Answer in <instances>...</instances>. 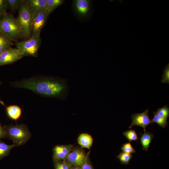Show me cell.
Wrapping results in <instances>:
<instances>
[{
  "label": "cell",
  "instance_id": "obj_11",
  "mask_svg": "<svg viewBox=\"0 0 169 169\" xmlns=\"http://www.w3.org/2000/svg\"><path fill=\"white\" fill-rule=\"evenodd\" d=\"M90 2L88 0H75L73 6L75 12L81 17L87 16L90 10Z\"/></svg>",
  "mask_w": 169,
  "mask_h": 169
},
{
  "label": "cell",
  "instance_id": "obj_30",
  "mask_svg": "<svg viewBox=\"0 0 169 169\" xmlns=\"http://www.w3.org/2000/svg\"><path fill=\"white\" fill-rule=\"evenodd\" d=\"M70 169H82L80 166H72Z\"/></svg>",
  "mask_w": 169,
  "mask_h": 169
},
{
  "label": "cell",
  "instance_id": "obj_25",
  "mask_svg": "<svg viewBox=\"0 0 169 169\" xmlns=\"http://www.w3.org/2000/svg\"><path fill=\"white\" fill-rule=\"evenodd\" d=\"M121 149L123 152L128 154H131L136 152L135 150L131 145V142H127L123 144Z\"/></svg>",
  "mask_w": 169,
  "mask_h": 169
},
{
  "label": "cell",
  "instance_id": "obj_17",
  "mask_svg": "<svg viewBox=\"0 0 169 169\" xmlns=\"http://www.w3.org/2000/svg\"><path fill=\"white\" fill-rule=\"evenodd\" d=\"M17 146H19L14 143L11 145H8L0 141V159L8 156L11 150Z\"/></svg>",
  "mask_w": 169,
  "mask_h": 169
},
{
  "label": "cell",
  "instance_id": "obj_20",
  "mask_svg": "<svg viewBox=\"0 0 169 169\" xmlns=\"http://www.w3.org/2000/svg\"><path fill=\"white\" fill-rule=\"evenodd\" d=\"M133 156L131 154L122 152L120 153L116 157L119 160L121 164L126 165L129 163Z\"/></svg>",
  "mask_w": 169,
  "mask_h": 169
},
{
  "label": "cell",
  "instance_id": "obj_13",
  "mask_svg": "<svg viewBox=\"0 0 169 169\" xmlns=\"http://www.w3.org/2000/svg\"><path fill=\"white\" fill-rule=\"evenodd\" d=\"M6 111L8 116L11 119L17 120L22 114V110L16 105H11L6 107Z\"/></svg>",
  "mask_w": 169,
  "mask_h": 169
},
{
  "label": "cell",
  "instance_id": "obj_9",
  "mask_svg": "<svg viewBox=\"0 0 169 169\" xmlns=\"http://www.w3.org/2000/svg\"><path fill=\"white\" fill-rule=\"evenodd\" d=\"M149 110L147 109L141 113H137L131 115L132 122L129 126L131 128L134 126H139L142 127L144 131L146 128L151 122L148 116Z\"/></svg>",
  "mask_w": 169,
  "mask_h": 169
},
{
  "label": "cell",
  "instance_id": "obj_15",
  "mask_svg": "<svg viewBox=\"0 0 169 169\" xmlns=\"http://www.w3.org/2000/svg\"><path fill=\"white\" fill-rule=\"evenodd\" d=\"M154 137L153 135L149 132L144 131L140 138V142L142 150L147 151Z\"/></svg>",
  "mask_w": 169,
  "mask_h": 169
},
{
  "label": "cell",
  "instance_id": "obj_28",
  "mask_svg": "<svg viewBox=\"0 0 169 169\" xmlns=\"http://www.w3.org/2000/svg\"><path fill=\"white\" fill-rule=\"evenodd\" d=\"M82 169H93L91 165L86 161L80 166Z\"/></svg>",
  "mask_w": 169,
  "mask_h": 169
},
{
  "label": "cell",
  "instance_id": "obj_1",
  "mask_svg": "<svg viewBox=\"0 0 169 169\" xmlns=\"http://www.w3.org/2000/svg\"><path fill=\"white\" fill-rule=\"evenodd\" d=\"M12 87L30 90L46 98L65 100L69 86L67 80L59 77L36 76L10 83Z\"/></svg>",
  "mask_w": 169,
  "mask_h": 169
},
{
  "label": "cell",
  "instance_id": "obj_10",
  "mask_svg": "<svg viewBox=\"0 0 169 169\" xmlns=\"http://www.w3.org/2000/svg\"><path fill=\"white\" fill-rule=\"evenodd\" d=\"M72 145H58L53 149L54 161L65 160L73 148Z\"/></svg>",
  "mask_w": 169,
  "mask_h": 169
},
{
  "label": "cell",
  "instance_id": "obj_22",
  "mask_svg": "<svg viewBox=\"0 0 169 169\" xmlns=\"http://www.w3.org/2000/svg\"><path fill=\"white\" fill-rule=\"evenodd\" d=\"M156 114L167 120L169 116V108L167 105L157 109Z\"/></svg>",
  "mask_w": 169,
  "mask_h": 169
},
{
  "label": "cell",
  "instance_id": "obj_7",
  "mask_svg": "<svg viewBox=\"0 0 169 169\" xmlns=\"http://www.w3.org/2000/svg\"><path fill=\"white\" fill-rule=\"evenodd\" d=\"M23 57L17 48L10 47L0 54V66L12 64Z\"/></svg>",
  "mask_w": 169,
  "mask_h": 169
},
{
  "label": "cell",
  "instance_id": "obj_2",
  "mask_svg": "<svg viewBox=\"0 0 169 169\" xmlns=\"http://www.w3.org/2000/svg\"><path fill=\"white\" fill-rule=\"evenodd\" d=\"M3 127L6 137L18 146L24 145L31 137V133L25 124L4 125Z\"/></svg>",
  "mask_w": 169,
  "mask_h": 169
},
{
  "label": "cell",
  "instance_id": "obj_4",
  "mask_svg": "<svg viewBox=\"0 0 169 169\" xmlns=\"http://www.w3.org/2000/svg\"><path fill=\"white\" fill-rule=\"evenodd\" d=\"M41 43L39 35L32 36L29 39L16 43L17 49L25 56L37 57Z\"/></svg>",
  "mask_w": 169,
  "mask_h": 169
},
{
  "label": "cell",
  "instance_id": "obj_16",
  "mask_svg": "<svg viewBox=\"0 0 169 169\" xmlns=\"http://www.w3.org/2000/svg\"><path fill=\"white\" fill-rule=\"evenodd\" d=\"M12 41L8 36L0 32V54L13 45Z\"/></svg>",
  "mask_w": 169,
  "mask_h": 169
},
{
  "label": "cell",
  "instance_id": "obj_27",
  "mask_svg": "<svg viewBox=\"0 0 169 169\" xmlns=\"http://www.w3.org/2000/svg\"><path fill=\"white\" fill-rule=\"evenodd\" d=\"M8 6L7 0H0V14L3 15L7 13Z\"/></svg>",
  "mask_w": 169,
  "mask_h": 169
},
{
  "label": "cell",
  "instance_id": "obj_23",
  "mask_svg": "<svg viewBox=\"0 0 169 169\" xmlns=\"http://www.w3.org/2000/svg\"><path fill=\"white\" fill-rule=\"evenodd\" d=\"M8 6L13 10L20 9L23 1L22 0H7Z\"/></svg>",
  "mask_w": 169,
  "mask_h": 169
},
{
  "label": "cell",
  "instance_id": "obj_8",
  "mask_svg": "<svg viewBox=\"0 0 169 169\" xmlns=\"http://www.w3.org/2000/svg\"><path fill=\"white\" fill-rule=\"evenodd\" d=\"M65 161L71 167L81 166L87 161V157L81 149L75 147L73 148Z\"/></svg>",
  "mask_w": 169,
  "mask_h": 169
},
{
  "label": "cell",
  "instance_id": "obj_5",
  "mask_svg": "<svg viewBox=\"0 0 169 169\" xmlns=\"http://www.w3.org/2000/svg\"><path fill=\"white\" fill-rule=\"evenodd\" d=\"M32 13L23 1L19 9L17 18L20 26L22 36L28 38L31 34Z\"/></svg>",
  "mask_w": 169,
  "mask_h": 169
},
{
  "label": "cell",
  "instance_id": "obj_3",
  "mask_svg": "<svg viewBox=\"0 0 169 169\" xmlns=\"http://www.w3.org/2000/svg\"><path fill=\"white\" fill-rule=\"evenodd\" d=\"M0 32L7 35L13 41H17L22 36L17 18L7 13L3 15L0 21Z\"/></svg>",
  "mask_w": 169,
  "mask_h": 169
},
{
  "label": "cell",
  "instance_id": "obj_26",
  "mask_svg": "<svg viewBox=\"0 0 169 169\" xmlns=\"http://www.w3.org/2000/svg\"><path fill=\"white\" fill-rule=\"evenodd\" d=\"M161 82L163 83L169 84V64H168L163 69Z\"/></svg>",
  "mask_w": 169,
  "mask_h": 169
},
{
  "label": "cell",
  "instance_id": "obj_14",
  "mask_svg": "<svg viewBox=\"0 0 169 169\" xmlns=\"http://www.w3.org/2000/svg\"><path fill=\"white\" fill-rule=\"evenodd\" d=\"M78 142L82 147L89 149L92 145L93 139L90 135L87 133H82L78 136Z\"/></svg>",
  "mask_w": 169,
  "mask_h": 169
},
{
  "label": "cell",
  "instance_id": "obj_12",
  "mask_svg": "<svg viewBox=\"0 0 169 169\" xmlns=\"http://www.w3.org/2000/svg\"><path fill=\"white\" fill-rule=\"evenodd\" d=\"M32 13L41 10H45L46 0H28L25 1Z\"/></svg>",
  "mask_w": 169,
  "mask_h": 169
},
{
  "label": "cell",
  "instance_id": "obj_29",
  "mask_svg": "<svg viewBox=\"0 0 169 169\" xmlns=\"http://www.w3.org/2000/svg\"><path fill=\"white\" fill-rule=\"evenodd\" d=\"M6 137L5 132L3 127H2L0 123V141L2 138Z\"/></svg>",
  "mask_w": 169,
  "mask_h": 169
},
{
  "label": "cell",
  "instance_id": "obj_19",
  "mask_svg": "<svg viewBox=\"0 0 169 169\" xmlns=\"http://www.w3.org/2000/svg\"><path fill=\"white\" fill-rule=\"evenodd\" d=\"M153 117L151 120V123H156L163 128L167 126L168 123L166 120L158 115L155 112H153Z\"/></svg>",
  "mask_w": 169,
  "mask_h": 169
},
{
  "label": "cell",
  "instance_id": "obj_21",
  "mask_svg": "<svg viewBox=\"0 0 169 169\" xmlns=\"http://www.w3.org/2000/svg\"><path fill=\"white\" fill-rule=\"evenodd\" d=\"M123 135L130 142L132 141H136L139 138L136 132L133 129L123 132Z\"/></svg>",
  "mask_w": 169,
  "mask_h": 169
},
{
  "label": "cell",
  "instance_id": "obj_6",
  "mask_svg": "<svg viewBox=\"0 0 169 169\" xmlns=\"http://www.w3.org/2000/svg\"><path fill=\"white\" fill-rule=\"evenodd\" d=\"M49 14L45 10L32 13L31 34L32 36L39 35Z\"/></svg>",
  "mask_w": 169,
  "mask_h": 169
},
{
  "label": "cell",
  "instance_id": "obj_24",
  "mask_svg": "<svg viewBox=\"0 0 169 169\" xmlns=\"http://www.w3.org/2000/svg\"><path fill=\"white\" fill-rule=\"evenodd\" d=\"M55 169H70L71 167L65 160L54 161Z\"/></svg>",
  "mask_w": 169,
  "mask_h": 169
},
{
  "label": "cell",
  "instance_id": "obj_31",
  "mask_svg": "<svg viewBox=\"0 0 169 169\" xmlns=\"http://www.w3.org/2000/svg\"><path fill=\"white\" fill-rule=\"evenodd\" d=\"M1 84H2V82H1V81H0V85H1Z\"/></svg>",
  "mask_w": 169,
  "mask_h": 169
},
{
  "label": "cell",
  "instance_id": "obj_18",
  "mask_svg": "<svg viewBox=\"0 0 169 169\" xmlns=\"http://www.w3.org/2000/svg\"><path fill=\"white\" fill-rule=\"evenodd\" d=\"M64 1L63 0H46L45 10L49 14L57 7L62 4Z\"/></svg>",
  "mask_w": 169,
  "mask_h": 169
}]
</instances>
